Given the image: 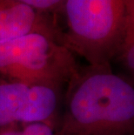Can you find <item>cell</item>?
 I'll list each match as a JSON object with an SVG mask.
<instances>
[{"label":"cell","instance_id":"6da1fadb","mask_svg":"<svg viewBox=\"0 0 134 135\" xmlns=\"http://www.w3.org/2000/svg\"><path fill=\"white\" fill-rule=\"evenodd\" d=\"M60 135H131L134 88L111 65L79 68L69 81Z\"/></svg>","mask_w":134,"mask_h":135},{"label":"cell","instance_id":"7a4b0ae2","mask_svg":"<svg viewBox=\"0 0 134 135\" xmlns=\"http://www.w3.org/2000/svg\"><path fill=\"white\" fill-rule=\"evenodd\" d=\"M128 0H65L63 45L90 65H111L123 38Z\"/></svg>","mask_w":134,"mask_h":135},{"label":"cell","instance_id":"3957f363","mask_svg":"<svg viewBox=\"0 0 134 135\" xmlns=\"http://www.w3.org/2000/svg\"><path fill=\"white\" fill-rule=\"evenodd\" d=\"M78 69L72 51L42 34H29L0 43V81L60 89Z\"/></svg>","mask_w":134,"mask_h":135},{"label":"cell","instance_id":"277c9868","mask_svg":"<svg viewBox=\"0 0 134 135\" xmlns=\"http://www.w3.org/2000/svg\"><path fill=\"white\" fill-rule=\"evenodd\" d=\"M60 89L44 85L0 81V127L16 124L53 125Z\"/></svg>","mask_w":134,"mask_h":135},{"label":"cell","instance_id":"5b68a950","mask_svg":"<svg viewBox=\"0 0 134 135\" xmlns=\"http://www.w3.org/2000/svg\"><path fill=\"white\" fill-rule=\"evenodd\" d=\"M33 33L63 44L62 30L55 16L34 10L18 0H0V43Z\"/></svg>","mask_w":134,"mask_h":135},{"label":"cell","instance_id":"8992f818","mask_svg":"<svg viewBox=\"0 0 134 135\" xmlns=\"http://www.w3.org/2000/svg\"><path fill=\"white\" fill-rule=\"evenodd\" d=\"M117 59L132 75L134 74V0H128L127 16L123 38Z\"/></svg>","mask_w":134,"mask_h":135},{"label":"cell","instance_id":"52a82bcc","mask_svg":"<svg viewBox=\"0 0 134 135\" xmlns=\"http://www.w3.org/2000/svg\"><path fill=\"white\" fill-rule=\"evenodd\" d=\"M0 135H56V133L53 125L47 123H30L0 127Z\"/></svg>","mask_w":134,"mask_h":135},{"label":"cell","instance_id":"ba28073f","mask_svg":"<svg viewBox=\"0 0 134 135\" xmlns=\"http://www.w3.org/2000/svg\"><path fill=\"white\" fill-rule=\"evenodd\" d=\"M34 10L55 16L60 13L65 0H18Z\"/></svg>","mask_w":134,"mask_h":135}]
</instances>
